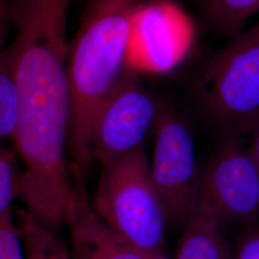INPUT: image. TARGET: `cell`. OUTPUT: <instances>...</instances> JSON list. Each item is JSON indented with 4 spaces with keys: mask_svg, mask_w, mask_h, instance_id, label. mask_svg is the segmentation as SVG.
Returning <instances> with one entry per match:
<instances>
[{
    "mask_svg": "<svg viewBox=\"0 0 259 259\" xmlns=\"http://www.w3.org/2000/svg\"><path fill=\"white\" fill-rule=\"evenodd\" d=\"M19 96L13 140L24 169L18 199L37 221L58 230L66 225L74 185L65 160L70 119L67 56L49 40L26 44L12 57Z\"/></svg>",
    "mask_w": 259,
    "mask_h": 259,
    "instance_id": "6da1fadb",
    "label": "cell"
},
{
    "mask_svg": "<svg viewBox=\"0 0 259 259\" xmlns=\"http://www.w3.org/2000/svg\"><path fill=\"white\" fill-rule=\"evenodd\" d=\"M136 7L135 0H92L68 52V148L73 167L83 176L93 161L94 122L127 66L131 18Z\"/></svg>",
    "mask_w": 259,
    "mask_h": 259,
    "instance_id": "7a4b0ae2",
    "label": "cell"
},
{
    "mask_svg": "<svg viewBox=\"0 0 259 259\" xmlns=\"http://www.w3.org/2000/svg\"><path fill=\"white\" fill-rule=\"evenodd\" d=\"M101 167L92 203L95 212L149 257L162 253L166 215L144 146Z\"/></svg>",
    "mask_w": 259,
    "mask_h": 259,
    "instance_id": "3957f363",
    "label": "cell"
},
{
    "mask_svg": "<svg viewBox=\"0 0 259 259\" xmlns=\"http://www.w3.org/2000/svg\"><path fill=\"white\" fill-rule=\"evenodd\" d=\"M206 119L221 134H251L259 122V22L233 37L197 85Z\"/></svg>",
    "mask_w": 259,
    "mask_h": 259,
    "instance_id": "277c9868",
    "label": "cell"
},
{
    "mask_svg": "<svg viewBox=\"0 0 259 259\" xmlns=\"http://www.w3.org/2000/svg\"><path fill=\"white\" fill-rule=\"evenodd\" d=\"M198 202L222 225L258 219L259 165L239 136L222 134L200 177Z\"/></svg>",
    "mask_w": 259,
    "mask_h": 259,
    "instance_id": "5b68a950",
    "label": "cell"
},
{
    "mask_svg": "<svg viewBox=\"0 0 259 259\" xmlns=\"http://www.w3.org/2000/svg\"><path fill=\"white\" fill-rule=\"evenodd\" d=\"M150 173L164 207L167 223L185 224L199 197L193 135L179 115L162 110L154 128Z\"/></svg>",
    "mask_w": 259,
    "mask_h": 259,
    "instance_id": "8992f818",
    "label": "cell"
},
{
    "mask_svg": "<svg viewBox=\"0 0 259 259\" xmlns=\"http://www.w3.org/2000/svg\"><path fill=\"white\" fill-rule=\"evenodd\" d=\"M161 109L134 80L123 78L103 105L93 126L92 158L101 165L143 147Z\"/></svg>",
    "mask_w": 259,
    "mask_h": 259,
    "instance_id": "52a82bcc",
    "label": "cell"
},
{
    "mask_svg": "<svg viewBox=\"0 0 259 259\" xmlns=\"http://www.w3.org/2000/svg\"><path fill=\"white\" fill-rule=\"evenodd\" d=\"M193 28L185 13L168 1L136 7L131 18L127 66L167 72L187 54Z\"/></svg>",
    "mask_w": 259,
    "mask_h": 259,
    "instance_id": "ba28073f",
    "label": "cell"
},
{
    "mask_svg": "<svg viewBox=\"0 0 259 259\" xmlns=\"http://www.w3.org/2000/svg\"><path fill=\"white\" fill-rule=\"evenodd\" d=\"M74 194L66 226L71 259H151L95 212L90 203L83 176L73 168Z\"/></svg>",
    "mask_w": 259,
    "mask_h": 259,
    "instance_id": "9c48e42d",
    "label": "cell"
},
{
    "mask_svg": "<svg viewBox=\"0 0 259 259\" xmlns=\"http://www.w3.org/2000/svg\"><path fill=\"white\" fill-rule=\"evenodd\" d=\"M175 259H233V250L222 232V224L197 201L185 222Z\"/></svg>",
    "mask_w": 259,
    "mask_h": 259,
    "instance_id": "30bf717a",
    "label": "cell"
},
{
    "mask_svg": "<svg viewBox=\"0 0 259 259\" xmlns=\"http://www.w3.org/2000/svg\"><path fill=\"white\" fill-rule=\"evenodd\" d=\"M17 227L22 241L25 259H71L69 247L57 231L22 209L18 212Z\"/></svg>",
    "mask_w": 259,
    "mask_h": 259,
    "instance_id": "8fae6325",
    "label": "cell"
},
{
    "mask_svg": "<svg viewBox=\"0 0 259 259\" xmlns=\"http://www.w3.org/2000/svg\"><path fill=\"white\" fill-rule=\"evenodd\" d=\"M259 13V0H204L206 25L217 35L235 37Z\"/></svg>",
    "mask_w": 259,
    "mask_h": 259,
    "instance_id": "7c38bea8",
    "label": "cell"
},
{
    "mask_svg": "<svg viewBox=\"0 0 259 259\" xmlns=\"http://www.w3.org/2000/svg\"><path fill=\"white\" fill-rule=\"evenodd\" d=\"M19 111V96L8 50L0 51V142L13 139Z\"/></svg>",
    "mask_w": 259,
    "mask_h": 259,
    "instance_id": "4fadbf2b",
    "label": "cell"
},
{
    "mask_svg": "<svg viewBox=\"0 0 259 259\" xmlns=\"http://www.w3.org/2000/svg\"><path fill=\"white\" fill-rule=\"evenodd\" d=\"M19 175L15 152L0 142V220L13 214V203L18 199Z\"/></svg>",
    "mask_w": 259,
    "mask_h": 259,
    "instance_id": "5bb4252c",
    "label": "cell"
},
{
    "mask_svg": "<svg viewBox=\"0 0 259 259\" xmlns=\"http://www.w3.org/2000/svg\"><path fill=\"white\" fill-rule=\"evenodd\" d=\"M0 259H25L22 241L13 214L0 220Z\"/></svg>",
    "mask_w": 259,
    "mask_h": 259,
    "instance_id": "9a60e30c",
    "label": "cell"
},
{
    "mask_svg": "<svg viewBox=\"0 0 259 259\" xmlns=\"http://www.w3.org/2000/svg\"><path fill=\"white\" fill-rule=\"evenodd\" d=\"M233 259H259V227L245 233L233 250Z\"/></svg>",
    "mask_w": 259,
    "mask_h": 259,
    "instance_id": "2e32d148",
    "label": "cell"
},
{
    "mask_svg": "<svg viewBox=\"0 0 259 259\" xmlns=\"http://www.w3.org/2000/svg\"><path fill=\"white\" fill-rule=\"evenodd\" d=\"M251 134H252V142L249 149L252 157H254L255 161L259 165V122Z\"/></svg>",
    "mask_w": 259,
    "mask_h": 259,
    "instance_id": "e0dca14e",
    "label": "cell"
},
{
    "mask_svg": "<svg viewBox=\"0 0 259 259\" xmlns=\"http://www.w3.org/2000/svg\"><path fill=\"white\" fill-rule=\"evenodd\" d=\"M3 19H4V7L0 2V47L2 44V37H3Z\"/></svg>",
    "mask_w": 259,
    "mask_h": 259,
    "instance_id": "ac0fdd59",
    "label": "cell"
},
{
    "mask_svg": "<svg viewBox=\"0 0 259 259\" xmlns=\"http://www.w3.org/2000/svg\"><path fill=\"white\" fill-rule=\"evenodd\" d=\"M151 259H170L169 257H167L166 255L162 252V253H159V254H157L156 256H154V257H152Z\"/></svg>",
    "mask_w": 259,
    "mask_h": 259,
    "instance_id": "d6986e66",
    "label": "cell"
}]
</instances>
